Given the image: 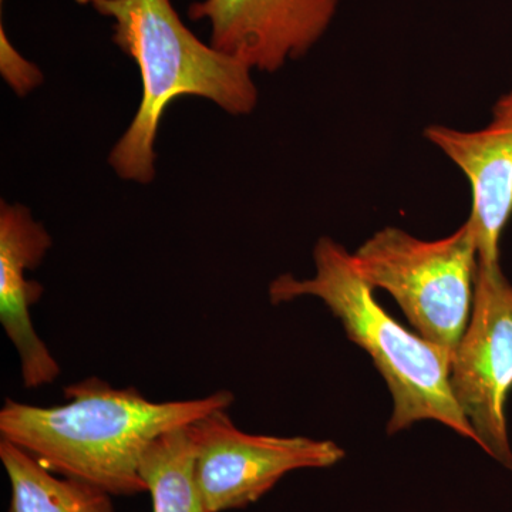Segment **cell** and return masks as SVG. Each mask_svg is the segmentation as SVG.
Returning a JSON list of instances; mask_svg holds the SVG:
<instances>
[{
	"label": "cell",
	"instance_id": "4",
	"mask_svg": "<svg viewBox=\"0 0 512 512\" xmlns=\"http://www.w3.org/2000/svg\"><path fill=\"white\" fill-rule=\"evenodd\" d=\"M352 261L367 284L396 299L420 336L454 353L470 320L478 269L467 221L437 241H421L400 228L380 229Z\"/></svg>",
	"mask_w": 512,
	"mask_h": 512
},
{
	"label": "cell",
	"instance_id": "9",
	"mask_svg": "<svg viewBox=\"0 0 512 512\" xmlns=\"http://www.w3.org/2000/svg\"><path fill=\"white\" fill-rule=\"evenodd\" d=\"M53 241L22 204H0V323L20 359L26 389L55 382L59 363L37 335L30 309L42 299L43 286L26 279L42 264Z\"/></svg>",
	"mask_w": 512,
	"mask_h": 512
},
{
	"label": "cell",
	"instance_id": "10",
	"mask_svg": "<svg viewBox=\"0 0 512 512\" xmlns=\"http://www.w3.org/2000/svg\"><path fill=\"white\" fill-rule=\"evenodd\" d=\"M0 460L12 490L8 512H114L107 491L52 473L5 439H0Z\"/></svg>",
	"mask_w": 512,
	"mask_h": 512
},
{
	"label": "cell",
	"instance_id": "11",
	"mask_svg": "<svg viewBox=\"0 0 512 512\" xmlns=\"http://www.w3.org/2000/svg\"><path fill=\"white\" fill-rule=\"evenodd\" d=\"M140 476L153 512H208L195 480V443L188 426L151 441L140 461Z\"/></svg>",
	"mask_w": 512,
	"mask_h": 512
},
{
	"label": "cell",
	"instance_id": "7",
	"mask_svg": "<svg viewBox=\"0 0 512 512\" xmlns=\"http://www.w3.org/2000/svg\"><path fill=\"white\" fill-rule=\"evenodd\" d=\"M339 0H198L192 22H208L210 45L251 70L274 73L322 39Z\"/></svg>",
	"mask_w": 512,
	"mask_h": 512
},
{
	"label": "cell",
	"instance_id": "2",
	"mask_svg": "<svg viewBox=\"0 0 512 512\" xmlns=\"http://www.w3.org/2000/svg\"><path fill=\"white\" fill-rule=\"evenodd\" d=\"M113 19V43L140 70L143 97L126 133L109 154L124 181L153 183L158 127L178 97L211 100L225 113L245 116L258 104L247 64L201 42L171 0H76Z\"/></svg>",
	"mask_w": 512,
	"mask_h": 512
},
{
	"label": "cell",
	"instance_id": "6",
	"mask_svg": "<svg viewBox=\"0 0 512 512\" xmlns=\"http://www.w3.org/2000/svg\"><path fill=\"white\" fill-rule=\"evenodd\" d=\"M188 431L195 443V480L208 512L247 508L285 474L332 467L345 457L329 440L245 433L227 409L201 417Z\"/></svg>",
	"mask_w": 512,
	"mask_h": 512
},
{
	"label": "cell",
	"instance_id": "5",
	"mask_svg": "<svg viewBox=\"0 0 512 512\" xmlns=\"http://www.w3.org/2000/svg\"><path fill=\"white\" fill-rule=\"evenodd\" d=\"M450 386L478 446L512 471L505 419L512 390V285L500 262L478 261L473 308L451 359Z\"/></svg>",
	"mask_w": 512,
	"mask_h": 512
},
{
	"label": "cell",
	"instance_id": "3",
	"mask_svg": "<svg viewBox=\"0 0 512 512\" xmlns=\"http://www.w3.org/2000/svg\"><path fill=\"white\" fill-rule=\"evenodd\" d=\"M316 275L278 276L269 285L274 305L302 296L325 302L342 322L346 335L372 357L393 399L387 433L409 429L416 421L434 420L478 444L476 431L454 399L450 386L453 353L403 328L376 301L372 288L353 265L352 254L332 238L313 249Z\"/></svg>",
	"mask_w": 512,
	"mask_h": 512
},
{
	"label": "cell",
	"instance_id": "12",
	"mask_svg": "<svg viewBox=\"0 0 512 512\" xmlns=\"http://www.w3.org/2000/svg\"><path fill=\"white\" fill-rule=\"evenodd\" d=\"M0 69L6 82L12 86L16 93L32 92L42 82V73L35 64L28 62L19 55L16 47L10 43L3 25L0 26Z\"/></svg>",
	"mask_w": 512,
	"mask_h": 512
},
{
	"label": "cell",
	"instance_id": "8",
	"mask_svg": "<svg viewBox=\"0 0 512 512\" xmlns=\"http://www.w3.org/2000/svg\"><path fill=\"white\" fill-rule=\"evenodd\" d=\"M424 136L466 175L478 261L500 262V241L512 217V90L495 103L493 119L476 131L434 124Z\"/></svg>",
	"mask_w": 512,
	"mask_h": 512
},
{
	"label": "cell",
	"instance_id": "1",
	"mask_svg": "<svg viewBox=\"0 0 512 512\" xmlns=\"http://www.w3.org/2000/svg\"><path fill=\"white\" fill-rule=\"evenodd\" d=\"M66 403L37 407L6 399L0 439L10 441L59 476L77 478L111 495L147 493L140 461L151 441L229 409L234 393L151 402L136 387L116 389L89 377L63 390Z\"/></svg>",
	"mask_w": 512,
	"mask_h": 512
}]
</instances>
